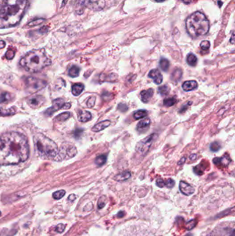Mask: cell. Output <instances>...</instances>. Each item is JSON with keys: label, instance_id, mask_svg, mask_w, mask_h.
<instances>
[{"label": "cell", "instance_id": "obj_24", "mask_svg": "<svg viewBox=\"0 0 235 236\" xmlns=\"http://www.w3.org/2000/svg\"><path fill=\"white\" fill-rule=\"evenodd\" d=\"M187 63L191 66H195L197 63V58L193 53H190L187 56Z\"/></svg>", "mask_w": 235, "mask_h": 236}, {"label": "cell", "instance_id": "obj_6", "mask_svg": "<svg viewBox=\"0 0 235 236\" xmlns=\"http://www.w3.org/2000/svg\"><path fill=\"white\" fill-rule=\"evenodd\" d=\"M26 89L29 93H35L43 89L46 86V82L44 80H40V79L28 77L25 80Z\"/></svg>", "mask_w": 235, "mask_h": 236}, {"label": "cell", "instance_id": "obj_36", "mask_svg": "<svg viewBox=\"0 0 235 236\" xmlns=\"http://www.w3.org/2000/svg\"><path fill=\"white\" fill-rule=\"evenodd\" d=\"M197 224V221L196 219H193V220H190V222H188L186 223V229H188V230H191V229H193V228L195 227V226H196Z\"/></svg>", "mask_w": 235, "mask_h": 236}, {"label": "cell", "instance_id": "obj_42", "mask_svg": "<svg viewBox=\"0 0 235 236\" xmlns=\"http://www.w3.org/2000/svg\"><path fill=\"white\" fill-rule=\"evenodd\" d=\"M43 22H44V19H36V20L31 22V23H30V24H28V26H37L38 24H42Z\"/></svg>", "mask_w": 235, "mask_h": 236}, {"label": "cell", "instance_id": "obj_54", "mask_svg": "<svg viewBox=\"0 0 235 236\" xmlns=\"http://www.w3.org/2000/svg\"><path fill=\"white\" fill-rule=\"evenodd\" d=\"M230 42H231L232 44H234V32H233V35H232Z\"/></svg>", "mask_w": 235, "mask_h": 236}, {"label": "cell", "instance_id": "obj_55", "mask_svg": "<svg viewBox=\"0 0 235 236\" xmlns=\"http://www.w3.org/2000/svg\"><path fill=\"white\" fill-rule=\"evenodd\" d=\"M157 2H165V0H155Z\"/></svg>", "mask_w": 235, "mask_h": 236}, {"label": "cell", "instance_id": "obj_8", "mask_svg": "<svg viewBox=\"0 0 235 236\" xmlns=\"http://www.w3.org/2000/svg\"><path fill=\"white\" fill-rule=\"evenodd\" d=\"M157 137V134L156 133H153L151 134L150 135H149L148 137H145V139L143 140H141V142H139L137 144V145L136 146V150L140 153L141 155H145L148 153V151L150 149V146L152 145V144L153 142V140L154 138Z\"/></svg>", "mask_w": 235, "mask_h": 236}, {"label": "cell", "instance_id": "obj_15", "mask_svg": "<svg viewBox=\"0 0 235 236\" xmlns=\"http://www.w3.org/2000/svg\"><path fill=\"white\" fill-rule=\"evenodd\" d=\"M150 124V120L149 118H145V119L140 121L138 123L137 126V130L140 133H145L148 129L149 126Z\"/></svg>", "mask_w": 235, "mask_h": 236}, {"label": "cell", "instance_id": "obj_18", "mask_svg": "<svg viewBox=\"0 0 235 236\" xmlns=\"http://www.w3.org/2000/svg\"><path fill=\"white\" fill-rule=\"evenodd\" d=\"M110 120H104L103 122H101L98 124H96L93 127H92V130L94 132H99L102 130L105 129V128L108 127L110 125Z\"/></svg>", "mask_w": 235, "mask_h": 236}, {"label": "cell", "instance_id": "obj_12", "mask_svg": "<svg viewBox=\"0 0 235 236\" xmlns=\"http://www.w3.org/2000/svg\"><path fill=\"white\" fill-rule=\"evenodd\" d=\"M180 191L185 195H191L194 193V189L186 182L181 181L179 183Z\"/></svg>", "mask_w": 235, "mask_h": 236}, {"label": "cell", "instance_id": "obj_26", "mask_svg": "<svg viewBox=\"0 0 235 236\" xmlns=\"http://www.w3.org/2000/svg\"><path fill=\"white\" fill-rule=\"evenodd\" d=\"M159 66H160V68H161L162 71H164L165 72H167L168 71V69H169L170 62L167 60V59L161 58L160 61H159Z\"/></svg>", "mask_w": 235, "mask_h": 236}, {"label": "cell", "instance_id": "obj_13", "mask_svg": "<svg viewBox=\"0 0 235 236\" xmlns=\"http://www.w3.org/2000/svg\"><path fill=\"white\" fill-rule=\"evenodd\" d=\"M148 77L153 79L154 82L158 85L161 84L163 81V76L158 69L151 70L148 74Z\"/></svg>", "mask_w": 235, "mask_h": 236}, {"label": "cell", "instance_id": "obj_49", "mask_svg": "<svg viewBox=\"0 0 235 236\" xmlns=\"http://www.w3.org/2000/svg\"><path fill=\"white\" fill-rule=\"evenodd\" d=\"M5 46H6V43H5V42L2 41V40L0 41V48H4V47H5Z\"/></svg>", "mask_w": 235, "mask_h": 236}, {"label": "cell", "instance_id": "obj_32", "mask_svg": "<svg viewBox=\"0 0 235 236\" xmlns=\"http://www.w3.org/2000/svg\"><path fill=\"white\" fill-rule=\"evenodd\" d=\"M158 92L162 96H167L169 93V88L167 86H162L158 88Z\"/></svg>", "mask_w": 235, "mask_h": 236}, {"label": "cell", "instance_id": "obj_35", "mask_svg": "<svg viewBox=\"0 0 235 236\" xmlns=\"http://www.w3.org/2000/svg\"><path fill=\"white\" fill-rule=\"evenodd\" d=\"M221 149V146L219 142H214L210 144V150L213 152H217Z\"/></svg>", "mask_w": 235, "mask_h": 236}, {"label": "cell", "instance_id": "obj_44", "mask_svg": "<svg viewBox=\"0 0 235 236\" xmlns=\"http://www.w3.org/2000/svg\"><path fill=\"white\" fill-rule=\"evenodd\" d=\"M156 185L159 187L160 188H163L165 186V181L161 178H159L157 179L156 181Z\"/></svg>", "mask_w": 235, "mask_h": 236}, {"label": "cell", "instance_id": "obj_4", "mask_svg": "<svg viewBox=\"0 0 235 236\" xmlns=\"http://www.w3.org/2000/svg\"><path fill=\"white\" fill-rule=\"evenodd\" d=\"M187 31L192 37L196 38L206 35L210 29V23L203 13L195 12L186 19Z\"/></svg>", "mask_w": 235, "mask_h": 236}, {"label": "cell", "instance_id": "obj_21", "mask_svg": "<svg viewBox=\"0 0 235 236\" xmlns=\"http://www.w3.org/2000/svg\"><path fill=\"white\" fill-rule=\"evenodd\" d=\"M84 89V86L83 84L79 83L75 84L72 87V93L75 96H78L80 95L82 91Z\"/></svg>", "mask_w": 235, "mask_h": 236}, {"label": "cell", "instance_id": "obj_2", "mask_svg": "<svg viewBox=\"0 0 235 236\" xmlns=\"http://www.w3.org/2000/svg\"><path fill=\"white\" fill-rule=\"evenodd\" d=\"M28 0H5L0 9V28H9L21 21Z\"/></svg>", "mask_w": 235, "mask_h": 236}, {"label": "cell", "instance_id": "obj_1", "mask_svg": "<svg viewBox=\"0 0 235 236\" xmlns=\"http://www.w3.org/2000/svg\"><path fill=\"white\" fill-rule=\"evenodd\" d=\"M29 156L27 138L17 132L0 134V166L17 165Z\"/></svg>", "mask_w": 235, "mask_h": 236}, {"label": "cell", "instance_id": "obj_37", "mask_svg": "<svg viewBox=\"0 0 235 236\" xmlns=\"http://www.w3.org/2000/svg\"><path fill=\"white\" fill-rule=\"evenodd\" d=\"M210 47V42L207 41V40L203 41L200 44V47L201 48L202 50H204V51H206V50H208V49H209Z\"/></svg>", "mask_w": 235, "mask_h": 236}, {"label": "cell", "instance_id": "obj_48", "mask_svg": "<svg viewBox=\"0 0 235 236\" xmlns=\"http://www.w3.org/2000/svg\"><path fill=\"white\" fill-rule=\"evenodd\" d=\"M190 159L192 160V161H194V160H195L197 159V155L196 154H193V155H191L190 156Z\"/></svg>", "mask_w": 235, "mask_h": 236}, {"label": "cell", "instance_id": "obj_47", "mask_svg": "<svg viewBox=\"0 0 235 236\" xmlns=\"http://www.w3.org/2000/svg\"><path fill=\"white\" fill-rule=\"evenodd\" d=\"M76 199V195L75 194H71L68 197V200L70 201H74Z\"/></svg>", "mask_w": 235, "mask_h": 236}, {"label": "cell", "instance_id": "obj_38", "mask_svg": "<svg viewBox=\"0 0 235 236\" xmlns=\"http://www.w3.org/2000/svg\"><path fill=\"white\" fill-rule=\"evenodd\" d=\"M95 101H96V97L95 96H92L87 101V106L88 108H92L95 106Z\"/></svg>", "mask_w": 235, "mask_h": 236}, {"label": "cell", "instance_id": "obj_34", "mask_svg": "<svg viewBox=\"0 0 235 236\" xmlns=\"http://www.w3.org/2000/svg\"><path fill=\"white\" fill-rule=\"evenodd\" d=\"M11 99V94H9L8 93H4L0 96V103L5 102V101H7Z\"/></svg>", "mask_w": 235, "mask_h": 236}, {"label": "cell", "instance_id": "obj_29", "mask_svg": "<svg viewBox=\"0 0 235 236\" xmlns=\"http://www.w3.org/2000/svg\"><path fill=\"white\" fill-rule=\"evenodd\" d=\"M71 116V113L69 112H65L61 114H59V116L56 117V120L59 122H64V121L68 120Z\"/></svg>", "mask_w": 235, "mask_h": 236}, {"label": "cell", "instance_id": "obj_39", "mask_svg": "<svg viewBox=\"0 0 235 236\" xmlns=\"http://www.w3.org/2000/svg\"><path fill=\"white\" fill-rule=\"evenodd\" d=\"M174 181L173 179H168L165 181V186L168 188H173L174 186Z\"/></svg>", "mask_w": 235, "mask_h": 236}, {"label": "cell", "instance_id": "obj_19", "mask_svg": "<svg viewBox=\"0 0 235 236\" xmlns=\"http://www.w3.org/2000/svg\"><path fill=\"white\" fill-rule=\"evenodd\" d=\"M78 118L81 122H87L92 119V115L89 111H81L78 114Z\"/></svg>", "mask_w": 235, "mask_h": 236}, {"label": "cell", "instance_id": "obj_57", "mask_svg": "<svg viewBox=\"0 0 235 236\" xmlns=\"http://www.w3.org/2000/svg\"><path fill=\"white\" fill-rule=\"evenodd\" d=\"M0 216H1V211H0Z\"/></svg>", "mask_w": 235, "mask_h": 236}, {"label": "cell", "instance_id": "obj_52", "mask_svg": "<svg viewBox=\"0 0 235 236\" xmlns=\"http://www.w3.org/2000/svg\"><path fill=\"white\" fill-rule=\"evenodd\" d=\"M124 216V212L123 211H121L117 214V217L119 218H123Z\"/></svg>", "mask_w": 235, "mask_h": 236}, {"label": "cell", "instance_id": "obj_56", "mask_svg": "<svg viewBox=\"0 0 235 236\" xmlns=\"http://www.w3.org/2000/svg\"><path fill=\"white\" fill-rule=\"evenodd\" d=\"M186 236H192V235H191V234H188V235H186Z\"/></svg>", "mask_w": 235, "mask_h": 236}, {"label": "cell", "instance_id": "obj_33", "mask_svg": "<svg viewBox=\"0 0 235 236\" xmlns=\"http://www.w3.org/2000/svg\"><path fill=\"white\" fill-rule=\"evenodd\" d=\"M66 194V191L64 190H59V191H57L55 192L53 194H52V197L53 198L55 199H59L62 198Z\"/></svg>", "mask_w": 235, "mask_h": 236}, {"label": "cell", "instance_id": "obj_11", "mask_svg": "<svg viewBox=\"0 0 235 236\" xmlns=\"http://www.w3.org/2000/svg\"><path fill=\"white\" fill-rule=\"evenodd\" d=\"M45 99L42 96H35L30 97L28 100V104L32 108H38L44 103Z\"/></svg>", "mask_w": 235, "mask_h": 236}, {"label": "cell", "instance_id": "obj_43", "mask_svg": "<svg viewBox=\"0 0 235 236\" xmlns=\"http://www.w3.org/2000/svg\"><path fill=\"white\" fill-rule=\"evenodd\" d=\"M65 229H66V226L64 224H59L57 226V227H56V231H57V232L59 233V234H61V233L64 232Z\"/></svg>", "mask_w": 235, "mask_h": 236}, {"label": "cell", "instance_id": "obj_17", "mask_svg": "<svg viewBox=\"0 0 235 236\" xmlns=\"http://www.w3.org/2000/svg\"><path fill=\"white\" fill-rule=\"evenodd\" d=\"M154 91L153 88H149L148 90H145L141 92V99L144 103H147L153 97Z\"/></svg>", "mask_w": 235, "mask_h": 236}, {"label": "cell", "instance_id": "obj_27", "mask_svg": "<svg viewBox=\"0 0 235 236\" xmlns=\"http://www.w3.org/2000/svg\"><path fill=\"white\" fill-rule=\"evenodd\" d=\"M206 169V166L204 165V162H201V163H200L199 165L194 167V172L196 173V174H197L198 175H201L203 174V171Z\"/></svg>", "mask_w": 235, "mask_h": 236}, {"label": "cell", "instance_id": "obj_45", "mask_svg": "<svg viewBox=\"0 0 235 236\" xmlns=\"http://www.w3.org/2000/svg\"><path fill=\"white\" fill-rule=\"evenodd\" d=\"M190 104H192V101H189V102H188V104H187L186 105V104L184 105L183 107L181 108V109L179 111V113H184L185 111L187 110V109L188 108V106H189Z\"/></svg>", "mask_w": 235, "mask_h": 236}, {"label": "cell", "instance_id": "obj_50", "mask_svg": "<svg viewBox=\"0 0 235 236\" xmlns=\"http://www.w3.org/2000/svg\"><path fill=\"white\" fill-rule=\"evenodd\" d=\"M185 161H186V157H182V159L180 160L179 162L178 163V165H183V164L185 162Z\"/></svg>", "mask_w": 235, "mask_h": 236}, {"label": "cell", "instance_id": "obj_51", "mask_svg": "<svg viewBox=\"0 0 235 236\" xmlns=\"http://www.w3.org/2000/svg\"><path fill=\"white\" fill-rule=\"evenodd\" d=\"M194 0H183V2L186 4H189L190 3H193Z\"/></svg>", "mask_w": 235, "mask_h": 236}, {"label": "cell", "instance_id": "obj_53", "mask_svg": "<svg viewBox=\"0 0 235 236\" xmlns=\"http://www.w3.org/2000/svg\"><path fill=\"white\" fill-rule=\"evenodd\" d=\"M4 2H5V0H0V9H1V8L2 7V6L4 5Z\"/></svg>", "mask_w": 235, "mask_h": 236}, {"label": "cell", "instance_id": "obj_23", "mask_svg": "<svg viewBox=\"0 0 235 236\" xmlns=\"http://www.w3.org/2000/svg\"><path fill=\"white\" fill-rule=\"evenodd\" d=\"M107 160V157L105 155H100L96 157V159L95 160V165L98 166H101L104 165H105V163L106 162Z\"/></svg>", "mask_w": 235, "mask_h": 236}, {"label": "cell", "instance_id": "obj_20", "mask_svg": "<svg viewBox=\"0 0 235 236\" xmlns=\"http://www.w3.org/2000/svg\"><path fill=\"white\" fill-rule=\"evenodd\" d=\"M131 173L129 171H124L123 173H121L120 174H117L115 176L114 179L118 182H123L125 180H127L130 178Z\"/></svg>", "mask_w": 235, "mask_h": 236}, {"label": "cell", "instance_id": "obj_5", "mask_svg": "<svg viewBox=\"0 0 235 236\" xmlns=\"http://www.w3.org/2000/svg\"><path fill=\"white\" fill-rule=\"evenodd\" d=\"M34 142L39 156L44 159L55 160L59 149L54 141L39 133L34 137Z\"/></svg>", "mask_w": 235, "mask_h": 236}, {"label": "cell", "instance_id": "obj_10", "mask_svg": "<svg viewBox=\"0 0 235 236\" xmlns=\"http://www.w3.org/2000/svg\"><path fill=\"white\" fill-rule=\"evenodd\" d=\"M105 0H89L87 3V7L94 11H101L105 7Z\"/></svg>", "mask_w": 235, "mask_h": 236}, {"label": "cell", "instance_id": "obj_22", "mask_svg": "<svg viewBox=\"0 0 235 236\" xmlns=\"http://www.w3.org/2000/svg\"><path fill=\"white\" fill-rule=\"evenodd\" d=\"M182 71L180 68H177L176 70H174L173 71V74L171 75V80L174 81H178L180 80V79L182 77Z\"/></svg>", "mask_w": 235, "mask_h": 236}, {"label": "cell", "instance_id": "obj_14", "mask_svg": "<svg viewBox=\"0 0 235 236\" xmlns=\"http://www.w3.org/2000/svg\"><path fill=\"white\" fill-rule=\"evenodd\" d=\"M231 162V160L230 158V157L228 155H225L221 158H219V157H216V158L213 159V162L214 165H216L217 166H227Z\"/></svg>", "mask_w": 235, "mask_h": 236}, {"label": "cell", "instance_id": "obj_46", "mask_svg": "<svg viewBox=\"0 0 235 236\" xmlns=\"http://www.w3.org/2000/svg\"><path fill=\"white\" fill-rule=\"evenodd\" d=\"M101 97H102V99L105 100V97H112V95L110 93H107V92H105V93H104L103 94H102V96Z\"/></svg>", "mask_w": 235, "mask_h": 236}, {"label": "cell", "instance_id": "obj_41", "mask_svg": "<svg viewBox=\"0 0 235 236\" xmlns=\"http://www.w3.org/2000/svg\"><path fill=\"white\" fill-rule=\"evenodd\" d=\"M118 109L120 110L121 112H123V113H125L126 112V111L128 110V107L126 104H123V103H121L118 105Z\"/></svg>", "mask_w": 235, "mask_h": 236}, {"label": "cell", "instance_id": "obj_7", "mask_svg": "<svg viewBox=\"0 0 235 236\" xmlns=\"http://www.w3.org/2000/svg\"><path fill=\"white\" fill-rule=\"evenodd\" d=\"M77 151L76 147L72 145H63L61 146L60 149L59 150L57 156L55 158V160L61 161L64 159L72 158L76 155Z\"/></svg>", "mask_w": 235, "mask_h": 236}, {"label": "cell", "instance_id": "obj_16", "mask_svg": "<svg viewBox=\"0 0 235 236\" xmlns=\"http://www.w3.org/2000/svg\"><path fill=\"white\" fill-rule=\"evenodd\" d=\"M198 86V84L196 81L190 80V81H186L182 84V88L184 91H191L194 89H196Z\"/></svg>", "mask_w": 235, "mask_h": 236}, {"label": "cell", "instance_id": "obj_28", "mask_svg": "<svg viewBox=\"0 0 235 236\" xmlns=\"http://www.w3.org/2000/svg\"><path fill=\"white\" fill-rule=\"evenodd\" d=\"M147 115H148L147 111L139 110V111H137L136 112H135L133 116L135 120H140V119H142V118L146 117Z\"/></svg>", "mask_w": 235, "mask_h": 236}, {"label": "cell", "instance_id": "obj_3", "mask_svg": "<svg viewBox=\"0 0 235 236\" xmlns=\"http://www.w3.org/2000/svg\"><path fill=\"white\" fill-rule=\"evenodd\" d=\"M20 65L30 73H36L51 64L44 48L28 52L20 60Z\"/></svg>", "mask_w": 235, "mask_h": 236}, {"label": "cell", "instance_id": "obj_30", "mask_svg": "<svg viewBox=\"0 0 235 236\" xmlns=\"http://www.w3.org/2000/svg\"><path fill=\"white\" fill-rule=\"evenodd\" d=\"M107 202V198L105 196H101L100 198L99 199L98 203H97V206H98V209H103L104 206L106 204Z\"/></svg>", "mask_w": 235, "mask_h": 236}, {"label": "cell", "instance_id": "obj_40", "mask_svg": "<svg viewBox=\"0 0 235 236\" xmlns=\"http://www.w3.org/2000/svg\"><path fill=\"white\" fill-rule=\"evenodd\" d=\"M15 51L11 50V49H9L8 51L6 52V57L7 60H12V59L15 57Z\"/></svg>", "mask_w": 235, "mask_h": 236}, {"label": "cell", "instance_id": "obj_9", "mask_svg": "<svg viewBox=\"0 0 235 236\" xmlns=\"http://www.w3.org/2000/svg\"><path fill=\"white\" fill-rule=\"evenodd\" d=\"M64 106H65V103H64V100L61 99V98H58V99H56L53 101L52 107L47 109V111L45 112V114L48 116H51L55 112V111L61 109H62V108L64 109Z\"/></svg>", "mask_w": 235, "mask_h": 236}, {"label": "cell", "instance_id": "obj_25", "mask_svg": "<svg viewBox=\"0 0 235 236\" xmlns=\"http://www.w3.org/2000/svg\"><path fill=\"white\" fill-rule=\"evenodd\" d=\"M79 72H80V68L77 66H72L68 71V75L71 77H76L79 75Z\"/></svg>", "mask_w": 235, "mask_h": 236}, {"label": "cell", "instance_id": "obj_31", "mask_svg": "<svg viewBox=\"0 0 235 236\" xmlns=\"http://www.w3.org/2000/svg\"><path fill=\"white\" fill-rule=\"evenodd\" d=\"M177 102V100L175 98H168L164 100V105L166 107H170Z\"/></svg>", "mask_w": 235, "mask_h": 236}]
</instances>
